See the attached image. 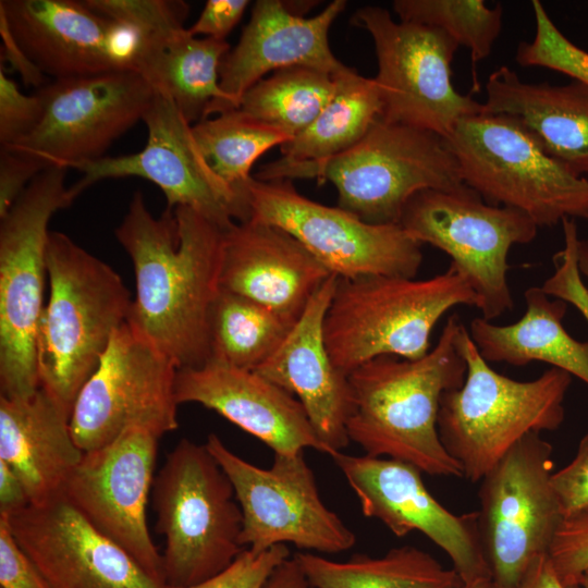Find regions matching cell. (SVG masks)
Masks as SVG:
<instances>
[{
	"label": "cell",
	"instance_id": "obj_13",
	"mask_svg": "<svg viewBox=\"0 0 588 588\" xmlns=\"http://www.w3.org/2000/svg\"><path fill=\"white\" fill-rule=\"evenodd\" d=\"M245 193L247 220L284 230L338 278L382 274L413 279L420 268L421 244L400 224L367 223L339 206L305 197L289 180L253 177Z\"/></svg>",
	"mask_w": 588,
	"mask_h": 588
},
{
	"label": "cell",
	"instance_id": "obj_17",
	"mask_svg": "<svg viewBox=\"0 0 588 588\" xmlns=\"http://www.w3.org/2000/svg\"><path fill=\"white\" fill-rule=\"evenodd\" d=\"M159 439L151 430L131 427L107 445L84 452L62 495L89 525L164 586L162 555L146 518Z\"/></svg>",
	"mask_w": 588,
	"mask_h": 588
},
{
	"label": "cell",
	"instance_id": "obj_34",
	"mask_svg": "<svg viewBox=\"0 0 588 588\" xmlns=\"http://www.w3.org/2000/svg\"><path fill=\"white\" fill-rule=\"evenodd\" d=\"M196 143L212 171L246 205V185L257 159L291 137L238 109L204 119L192 125ZM248 209V207H247Z\"/></svg>",
	"mask_w": 588,
	"mask_h": 588
},
{
	"label": "cell",
	"instance_id": "obj_47",
	"mask_svg": "<svg viewBox=\"0 0 588 588\" xmlns=\"http://www.w3.org/2000/svg\"><path fill=\"white\" fill-rule=\"evenodd\" d=\"M0 36L2 40V58L21 75L26 86L37 89L45 84V73L34 63L14 37L4 12L0 9Z\"/></svg>",
	"mask_w": 588,
	"mask_h": 588
},
{
	"label": "cell",
	"instance_id": "obj_33",
	"mask_svg": "<svg viewBox=\"0 0 588 588\" xmlns=\"http://www.w3.org/2000/svg\"><path fill=\"white\" fill-rule=\"evenodd\" d=\"M336 87V76L324 71L303 65L285 68L248 88L236 109L292 139L318 117Z\"/></svg>",
	"mask_w": 588,
	"mask_h": 588
},
{
	"label": "cell",
	"instance_id": "obj_25",
	"mask_svg": "<svg viewBox=\"0 0 588 588\" xmlns=\"http://www.w3.org/2000/svg\"><path fill=\"white\" fill-rule=\"evenodd\" d=\"M71 413L41 387L24 399L0 396V461L20 478L32 505L62 497L82 460Z\"/></svg>",
	"mask_w": 588,
	"mask_h": 588
},
{
	"label": "cell",
	"instance_id": "obj_50",
	"mask_svg": "<svg viewBox=\"0 0 588 588\" xmlns=\"http://www.w3.org/2000/svg\"><path fill=\"white\" fill-rule=\"evenodd\" d=\"M309 583L295 556L279 564L262 588H309Z\"/></svg>",
	"mask_w": 588,
	"mask_h": 588
},
{
	"label": "cell",
	"instance_id": "obj_48",
	"mask_svg": "<svg viewBox=\"0 0 588 588\" xmlns=\"http://www.w3.org/2000/svg\"><path fill=\"white\" fill-rule=\"evenodd\" d=\"M29 504L20 478L3 461H0V516L15 514Z\"/></svg>",
	"mask_w": 588,
	"mask_h": 588
},
{
	"label": "cell",
	"instance_id": "obj_46",
	"mask_svg": "<svg viewBox=\"0 0 588 588\" xmlns=\"http://www.w3.org/2000/svg\"><path fill=\"white\" fill-rule=\"evenodd\" d=\"M247 0H208L196 22L187 28L193 36L225 40L243 16Z\"/></svg>",
	"mask_w": 588,
	"mask_h": 588
},
{
	"label": "cell",
	"instance_id": "obj_8",
	"mask_svg": "<svg viewBox=\"0 0 588 588\" xmlns=\"http://www.w3.org/2000/svg\"><path fill=\"white\" fill-rule=\"evenodd\" d=\"M444 139L463 183L487 204L517 209L538 228L588 220V179L549 156L514 119L465 117Z\"/></svg>",
	"mask_w": 588,
	"mask_h": 588
},
{
	"label": "cell",
	"instance_id": "obj_1",
	"mask_svg": "<svg viewBox=\"0 0 588 588\" xmlns=\"http://www.w3.org/2000/svg\"><path fill=\"white\" fill-rule=\"evenodd\" d=\"M223 231L186 206L155 218L136 192L114 232L135 273L127 322L177 370L210 359L209 317L221 290Z\"/></svg>",
	"mask_w": 588,
	"mask_h": 588
},
{
	"label": "cell",
	"instance_id": "obj_32",
	"mask_svg": "<svg viewBox=\"0 0 588 588\" xmlns=\"http://www.w3.org/2000/svg\"><path fill=\"white\" fill-rule=\"evenodd\" d=\"M294 324L264 305L221 289L209 317V362L255 371Z\"/></svg>",
	"mask_w": 588,
	"mask_h": 588
},
{
	"label": "cell",
	"instance_id": "obj_31",
	"mask_svg": "<svg viewBox=\"0 0 588 588\" xmlns=\"http://www.w3.org/2000/svg\"><path fill=\"white\" fill-rule=\"evenodd\" d=\"M334 96L298 135L280 146L289 162L326 161L356 145L380 117V100L373 78L347 68L336 75Z\"/></svg>",
	"mask_w": 588,
	"mask_h": 588
},
{
	"label": "cell",
	"instance_id": "obj_40",
	"mask_svg": "<svg viewBox=\"0 0 588 588\" xmlns=\"http://www.w3.org/2000/svg\"><path fill=\"white\" fill-rule=\"evenodd\" d=\"M561 223L564 248L554 255L555 270L541 289L549 296L573 304L588 321V289L583 283L577 265V225L574 219H564Z\"/></svg>",
	"mask_w": 588,
	"mask_h": 588
},
{
	"label": "cell",
	"instance_id": "obj_49",
	"mask_svg": "<svg viewBox=\"0 0 588 588\" xmlns=\"http://www.w3.org/2000/svg\"><path fill=\"white\" fill-rule=\"evenodd\" d=\"M516 588H583L580 584L560 578L549 554L537 556L528 566Z\"/></svg>",
	"mask_w": 588,
	"mask_h": 588
},
{
	"label": "cell",
	"instance_id": "obj_9",
	"mask_svg": "<svg viewBox=\"0 0 588 588\" xmlns=\"http://www.w3.org/2000/svg\"><path fill=\"white\" fill-rule=\"evenodd\" d=\"M66 168L50 166L26 187L0 222V391L24 399L40 387L36 342L46 269L48 224L75 197Z\"/></svg>",
	"mask_w": 588,
	"mask_h": 588
},
{
	"label": "cell",
	"instance_id": "obj_24",
	"mask_svg": "<svg viewBox=\"0 0 588 588\" xmlns=\"http://www.w3.org/2000/svg\"><path fill=\"white\" fill-rule=\"evenodd\" d=\"M345 7L346 1L334 0L319 14L304 17L280 0L256 1L237 45L220 66V87L231 109L269 72L297 65L333 76L344 72L348 66L331 51L329 29Z\"/></svg>",
	"mask_w": 588,
	"mask_h": 588
},
{
	"label": "cell",
	"instance_id": "obj_5",
	"mask_svg": "<svg viewBox=\"0 0 588 588\" xmlns=\"http://www.w3.org/2000/svg\"><path fill=\"white\" fill-rule=\"evenodd\" d=\"M456 345L466 376L442 395L438 431L463 477L477 482L523 437L561 426L572 376L555 367L530 381L503 376L481 356L464 324Z\"/></svg>",
	"mask_w": 588,
	"mask_h": 588
},
{
	"label": "cell",
	"instance_id": "obj_27",
	"mask_svg": "<svg viewBox=\"0 0 588 588\" xmlns=\"http://www.w3.org/2000/svg\"><path fill=\"white\" fill-rule=\"evenodd\" d=\"M28 57L53 79L114 71L106 50L107 19L75 0H1Z\"/></svg>",
	"mask_w": 588,
	"mask_h": 588
},
{
	"label": "cell",
	"instance_id": "obj_20",
	"mask_svg": "<svg viewBox=\"0 0 588 588\" xmlns=\"http://www.w3.org/2000/svg\"><path fill=\"white\" fill-rule=\"evenodd\" d=\"M4 517L49 588H163L62 497Z\"/></svg>",
	"mask_w": 588,
	"mask_h": 588
},
{
	"label": "cell",
	"instance_id": "obj_3",
	"mask_svg": "<svg viewBox=\"0 0 588 588\" xmlns=\"http://www.w3.org/2000/svg\"><path fill=\"white\" fill-rule=\"evenodd\" d=\"M46 269L49 298L36 342L39 384L72 412L133 301L109 265L64 233L50 231Z\"/></svg>",
	"mask_w": 588,
	"mask_h": 588
},
{
	"label": "cell",
	"instance_id": "obj_36",
	"mask_svg": "<svg viewBox=\"0 0 588 588\" xmlns=\"http://www.w3.org/2000/svg\"><path fill=\"white\" fill-rule=\"evenodd\" d=\"M531 4L536 34L532 41L518 45L516 62L522 66L551 69L588 84V52L561 33L540 1L534 0Z\"/></svg>",
	"mask_w": 588,
	"mask_h": 588
},
{
	"label": "cell",
	"instance_id": "obj_35",
	"mask_svg": "<svg viewBox=\"0 0 588 588\" xmlns=\"http://www.w3.org/2000/svg\"><path fill=\"white\" fill-rule=\"evenodd\" d=\"M400 21L437 27L470 51L475 66L488 58L502 27V5L487 7L482 0H395Z\"/></svg>",
	"mask_w": 588,
	"mask_h": 588
},
{
	"label": "cell",
	"instance_id": "obj_22",
	"mask_svg": "<svg viewBox=\"0 0 588 588\" xmlns=\"http://www.w3.org/2000/svg\"><path fill=\"white\" fill-rule=\"evenodd\" d=\"M338 279L332 274L317 290L280 347L255 370L299 401L330 456L351 442L346 424L353 406L348 375L333 364L323 338Z\"/></svg>",
	"mask_w": 588,
	"mask_h": 588
},
{
	"label": "cell",
	"instance_id": "obj_21",
	"mask_svg": "<svg viewBox=\"0 0 588 588\" xmlns=\"http://www.w3.org/2000/svg\"><path fill=\"white\" fill-rule=\"evenodd\" d=\"M175 397L179 404L198 403L217 412L273 453L314 449L330 455L299 401L256 371L217 362L179 369Z\"/></svg>",
	"mask_w": 588,
	"mask_h": 588
},
{
	"label": "cell",
	"instance_id": "obj_53",
	"mask_svg": "<svg viewBox=\"0 0 588 588\" xmlns=\"http://www.w3.org/2000/svg\"><path fill=\"white\" fill-rule=\"evenodd\" d=\"M579 584L583 588H588V569L583 573Z\"/></svg>",
	"mask_w": 588,
	"mask_h": 588
},
{
	"label": "cell",
	"instance_id": "obj_2",
	"mask_svg": "<svg viewBox=\"0 0 588 588\" xmlns=\"http://www.w3.org/2000/svg\"><path fill=\"white\" fill-rule=\"evenodd\" d=\"M462 324L457 315L450 316L434 348L422 358L379 356L348 375L350 441L367 455L403 461L428 475L463 477L438 431L442 395L458 389L466 376L456 345Z\"/></svg>",
	"mask_w": 588,
	"mask_h": 588
},
{
	"label": "cell",
	"instance_id": "obj_43",
	"mask_svg": "<svg viewBox=\"0 0 588 588\" xmlns=\"http://www.w3.org/2000/svg\"><path fill=\"white\" fill-rule=\"evenodd\" d=\"M551 480L564 518L588 510V433L572 462L553 473Z\"/></svg>",
	"mask_w": 588,
	"mask_h": 588
},
{
	"label": "cell",
	"instance_id": "obj_19",
	"mask_svg": "<svg viewBox=\"0 0 588 588\" xmlns=\"http://www.w3.org/2000/svg\"><path fill=\"white\" fill-rule=\"evenodd\" d=\"M331 457L364 516L379 519L396 537L425 535L448 554L464 584L491 578L477 511L460 515L445 509L426 488L421 471L406 462L342 451Z\"/></svg>",
	"mask_w": 588,
	"mask_h": 588
},
{
	"label": "cell",
	"instance_id": "obj_14",
	"mask_svg": "<svg viewBox=\"0 0 588 588\" xmlns=\"http://www.w3.org/2000/svg\"><path fill=\"white\" fill-rule=\"evenodd\" d=\"M229 477L243 514L242 544L255 552L292 543L297 549L340 553L356 536L321 500L304 451L273 453L269 468L231 451L216 433L205 443Z\"/></svg>",
	"mask_w": 588,
	"mask_h": 588
},
{
	"label": "cell",
	"instance_id": "obj_26",
	"mask_svg": "<svg viewBox=\"0 0 588 588\" xmlns=\"http://www.w3.org/2000/svg\"><path fill=\"white\" fill-rule=\"evenodd\" d=\"M483 112L514 119L549 156L588 179V84L529 83L503 65L487 81Z\"/></svg>",
	"mask_w": 588,
	"mask_h": 588
},
{
	"label": "cell",
	"instance_id": "obj_4",
	"mask_svg": "<svg viewBox=\"0 0 588 588\" xmlns=\"http://www.w3.org/2000/svg\"><path fill=\"white\" fill-rule=\"evenodd\" d=\"M255 179L329 181L338 206L371 224H399L405 205L420 191L465 185L444 137L380 119L356 145L326 161L279 159L262 166Z\"/></svg>",
	"mask_w": 588,
	"mask_h": 588
},
{
	"label": "cell",
	"instance_id": "obj_45",
	"mask_svg": "<svg viewBox=\"0 0 588 588\" xmlns=\"http://www.w3.org/2000/svg\"><path fill=\"white\" fill-rule=\"evenodd\" d=\"M149 36L136 25L107 19L106 50L112 69L137 72Z\"/></svg>",
	"mask_w": 588,
	"mask_h": 588
},
{
	"label": "cell",
	"instance_id": "obj_16",
	"mask_svg": "<svg viewBox=\"0 0 588 588\" xmlns=\"http://www.w3.org/2000/svg\"><path fill=\"white\" fill-rule=\"evenodd\" d=\"M36 93L44 106L41 121L5 149L66 169L105 157L115 139L143 121L156 94L134 71L53 79Z\"/></svg>",
	"mask_w": 588,
	"mask_h": 588
},
{
	"label": "cell",
	"instance_id": "obj_44",
	"mask_svg": "<svg viewBox=\"0 0 588 588\" xmlns=\"http://www.w3.org/2000/svg\"><path fill=\"white\" fill-rule=\"evenodd\" d=\"M49 167L40 158L1 148L0 219L8 213L29 183Z\"/></svg>",
	"mask_w": 588,
	"mask_h": 588
},
{
	"label": "cell",
	"instance_id": "obj_12",
	"mask_svg": "<svg viewBox=\"0 0 588 588\" xmlns=\"http://www.w3.org/2000/svg\"><path fill=\"white\" fill-rule=\"evenodd\" d=\"M552 452L539 433H528L480 480V541L500 588L517 587L530 563L549 553L564 519L551 480Z\"/></svg>",
	"mask_w": 588,
	"mask_h": 588
},
{
	"label": "cell",
	"instance_id": "obj_10",
	"mask_svg": "<svg viewBox=\"0 0 588 588\" xmlns=\"http://www.w3.org/2000/svg\"><path fill=\"white\" fill-rule=\"evenodd\" d=\"M373 41L380 100L379 119L446 137L458 120L483 112V103L463 95L452 82L460 45L440 28L394 21L378 5H365L351 19Z\"/></svg>",
	"mask_w": 588,
	"mask_h": 588
},
{
	"label": "cell",
	"instance_id": "obj_29",
	"mask_svg": "<svg viewBox=\"0 0 588 588\" xmlns=\"http://www.w3.org/2000/svg\"><path fill=\"white\" fill-rule=\"evenodd\" d=\"M525 301L526 311L514 323L499 326L482 317L470 322L468 333L481 356L513 366L547 363L588 384V342L575 340L563 327L567 303L550 299L537 286L525 292Z\"/></svg>",
	"mask_w": 588,
	"mask_h": 588
},
{
	"label": "cell",
	"instance_id": "obj_37",
	"mask_svg": "<svg viewBox=\"0 0 588 588\" xmlns=\"http://www.w3.org/2000/svg\"><path fill=\"white\" fill-rule=\"evenodd\" d=\"M95 13L110 20L132 23L149 38L181 28L188 5L177 0H84Z\"/></svg>",
	"mask_w": 588,
	"mask_h": 588
},
{
	"label": "cell",
	"instance_id": "obj_30",
	"mask_svg": "<svg viewBox=\"0 0 588 588\" xmlns=\"http://www.w3.org/2000/svg\"><path fill=\"white\" fill-rule=\"evenodd\" d=\"M314 588H461L454 568L441 565L413 546L390 549L381 556L356 553L345 562L314 553L294 555Z\"/></svg>",
	"mask_w": 588,
	"mask_h": 588
},
{
	"label": "cell",
	"instance_id": "obj_15",
	"mask_svg": "<svg viewBox=\"0 0 588 588\" xmlns=\"http://www.w3.org/2000/svg\"><path fill=\"white\" fill-rule=\"evenodd\" d=\"M176 372L170 358L123 323L74 402L70 426L78 448L99 449L131 427L159 437L175 430Z\"/></svg>",
	"mask_w": 588,
	"mask_h": 588
},
{
	"label": "cell",
	"instance_id": "obj_41",
	"mask_svg": "<svg viewBox=\"0 0 588 588\" xmlns=\"http://www.w3.org/2000/svg\"><path fill=\"white\" fill-rule=\"evenodd\" d=\"M548 554L561 579L579 584L588 569V510L563 519Z\"/></svg>",
	"mask_w": 588,
	"mask_h": 588
},
{
	"label": "cell",
	"instance_id": "obj_28",
	"mask_svg": "<svg viewBox=\"0 0 588 588\" xmlns=\"http://www.w3.org/2000/svg\"><path fill=\"white\" fill-rule=\"evenodd\" d=\"M229 51L226 40L198 38L184 27L150 37L137 73L194 125L232 110L220 87V66Z\"/></svg>",
	"mask_w": 588,
	"mask_h": 588
},
{
	"label": "cell",
	"instance_id": "obj_42",
	"mask_svg": "<svg viewBox=\"0 0 588 588\" xmlns=\"http://www.w3.org/2000/svg\"><path fill=\"white\" fill-rule=\"evenodd\" d=\"M1 588H49L45 578L0 516Z\"/></svg>",
	"mask_w": 588,
	"mask_h": 588
},
{
	"label": "cell",
	"instance_id": "obj_51",
	"mask_svg": "<svg viewBox=\"0 0 588 588\" xmlns=\"http://www.w3.org/2000/svg\"><path fill=\"white\" fill-rule=\"evenodd\" d=\"M577 265L579 273L588 280V236L578 242Z\"/></svg>",
	"mask_w": 588,
	"mask_h": 588
},
{
	"label": "cell",
	"instance_id": "obj_6",
	"mask_svg": "<svg viewBox=\"0 0 588 588\" xmlns=\"http://www.w3.org/2000/svg\"><path fill=\"white\" fill-rule=\"evenodd\" d=\"M479 303L452 265L426 280L339 278L324 317V343L346 375L379 356L416 360L429 353L431 331L448 310L457 305L478 308Z\"/></svg>",
	"mask_w": 588,
	"mask_h": 588
},
{
	"label": "cell",
	"instance_id": "obj_11",
	"mask_svg": "<svg viewBox=\"0 0 588 588\" xmlns=\"http://www.w3.org/2000/svg\"><path fill=\"white\" fill-rule=\"evenodd\" d=\"M399 224L421 245L430 244L450 256V265L479 297L483 319L491 321L512 309L507 255L513 245L532 242L538 231L527 215L489 205L464 185L416 193Z\"/></svg>",
	"mask_w": 588,
	"mask_h": 588
},
{
	"label": "cell",
	"instance_id": "obj_23",
	"mask_svg": "<svg viewBox=\"0 0 588 588\" xmlns=\"http://www.w3.org/2000/svg\"><path fill=\"white\" fill-rule=\"evenodd\" d=\"M332 275L284 230L252 220L223 231L220 287L296 322Z\"/></svg>",
	"mask_w": 588,
	"mask_h": 588
},
{
	"label": "cell",
	"instance_id": "obj_38",
	"mask_svg": "<svg viewBox=\"0 0 588 588\" xmlns=\"http://www.w3.org/2000/svg\"><path fill=\"white\" fill-rule=\"evenodd\" d=\"M290 558L285 544H278L261 552L244 549L243 552L219 574L192 586L163 588H262L273 569Z\"/></svg>",
	"mask_w": 588,
	"mask_h": 588
},
{
	"label": "cell",
	"instance_id": "obj_39",
	"mask_svg": "<svg viewBox=\"0 0 588 588\" xmlns=\"http://www.w3.org/2000/svg\"><path fill=\"white\" fill-rule=\"evenodd\" d=\"M42 101L37 93L25 95L0 70V144L9 148L28 136L41 121Z\"/></svg>",
	"mask_w": 588,
	"mask_h": 588
},
{
	"label": "cell",
	"instance_id": "obj_18",
	"mask_svg": "<svg viewBox=\"0 0 588 588\" xmlns=\"http://www.w3.org/2000/svg\"><path fill=\"white\" fill-rule=\"evenodd\" d=\"M143 121L148 139L140 151L102 157L72 168L83 173L70 186L74 197L101 180L139 176L163 192L169 210L189 207L223 230L235 220L248 219L246 205L212 171L196 143L192 125L170 98L156 91Z\"/></svg>",
	"mask_w": 588,
	"mask_h": 588
},
{
	"label": "cell",
	"instance_id": "obj_7",
	"mask_svg": "<svg viewBox=\"0 0 588 588\" xmlns=\"http://www.w3.org/2000/svg\"><path fill=\"white\" fill-rule=\"evenodd\" d=\"M151 497L156 531L166 539L167 586L199 584L245 549L234 488L206 444L180 440L155 476Z\"/></svg>",
	"mask_w": 588,
	"mask_h": 588
},
{
	"label": "cell",
	"instance_id": "obj_52",
	"mask_svg": "<svg viewBox=\"0 0 588 588\" xmlns=\"http://www.w3.org/2000/svg\"><path fill=\"white\" fill-rule=\"evenodd\" d=\"M461 588H500L491 578H482L464 584Z\"/></svg>",
	"mask_w": 588,
	"mask_h": 588
}]
</instances>
